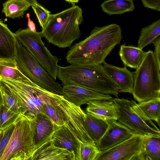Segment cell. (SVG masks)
I'll return each mask as SVG.
<instances>
[{
  "label": "cell",
  "mask_w": 160,
  "mask_h": 160,
  "mask_svg": "<svg viewBox=\"0 0 160 160\" xmlns=\"http://www.w3.org/2000/svg\"><path fill=\"white\" fill-rule=\"evenodd\" d=\"M160 67L149 50L134 76L132 94L139 102L160 97Z\"/></svg>",
  "instance_id": "cell-6"
},
{
  "label": "cell",
  "mask_w": 160,
  "mask_h": 160,
  "mask_svg": "<svg viewBox=\"0 0 160 160\" xmlns=\"http://www.w3.org/2000/svg\"><path fill=\"white\" fill-rule=\"evenodd\" d=\"M51 103L61 115L66 127L80 142L84 144L94 142L84 126L86 113L78 106L58 94Z\"/></svg>",
  "instance_id": "cell-10"
},
{
  "label": "cell",
  "mask_w": 160,
  "mask_h": 160,
  "mask_svg": "<svg viewBox=\"0 0 160 160\" xmlns=\"http://www.w3.org/2000/svg\"><path fill=\"white\" fill-rule=\"evenodd\" d=\"M3 131L0 129V143L3 136Z\"/></svg>",
  "instance_id": "cell-40"
},
{
  "label": "cell",
  "mask_w": 160,
  "mask_h": 160,
  "mask_svg": "<svg viewBox=\"0 0 160 160\" xmlns=\"http://www.w3.org/2000/svg\"><path fill=\"white\" fill-rule=\"evenodd\" d=\"M2 93L1 90V87L0 85V115L1 113V109L2 108Z\"/></svg>",
  "instance_id": "cell-38"
},
{
  "label": "cell",
  "mask_w": 160,
  "mask_h": 160,
  "mask_svg": "<svg viewBox=\"0 0 160 160\" xmlns=\"http://www.w3.org/2000/svg\"><path fill=\"white\" fill-rule=\"evenodd\" d=\"M146 52L138 47L124 44L120 46L119 54L124 66L136 69L142 63Z\"/></svg>",
  "instance_id": "cell-20"
},
{
  "label": "cell",
  "mask_w": 160,
  "mask_h": 160,
  "mask_svg": "<svg viewBox=\"0 0 160 160\" xmlns=\"http://www.w3.org/2000/svg\"><path fill=\"white\" fill-rule=\"evenodd\" d=\"M86 114L104 121L117 120L115 104L112 100L100 99L93 101L88 104Z\"/></svg>",
  "instance_id": "cell-17"
},
{
  "label": "cell",
  "mask_w": 160,
  "mask_h": 160,
  "mask_svg": "<svg viewBox=\"0 0 160 160\" xmlns=\"http://www.w3.org/2000/svg\"><path fill=\"white\" fill-rule=\"evenodd\" d=\"M137 160H160V137H144Z\"/></svg>",
  "instance_id": "cell-21"
},
{
  "label": "cell",
  "mask_w": 160,
  "mask_h": 160,
  "mask_svg": "<svg viewBox=\"0 0 160 160\" xmlns=\"http://www.w3.org/2000/svg\"><path fill=\"white\" fill-rule=\"evenodd\" d=\"M1 77L23 82H28L31 81L18 69L15 59L0 58V78Z\"/></svg>",
  "instance_id": "cell-23"
},
{
  "label": "cell",
  "mask_w": 160,
  "mask_h": 160,
  "mask_svg": "<svg viewBox=\"0 0 160 160\" xmlns=\"http://www.w3.org/2000/svg\"><path fill=\"white\" fill-rule=\"evenodd\" d=\"M106 131L95 144L101 151L110 148L132 137L134 134L128 128L117 120L108 122Z\"/></svg>",
  "instance_id": "cell-12"
},
{
  "label": "cell",
  "mask_w": 160,
  "mask_h": 160,
  "mask_svg": "<svg viewBox=\"0 0 160 160\" xmlns=\"http://www.w3.org/2000/svg\"><path fill=\"white\" fill-rule=\"evenodd\" d=\"M2 104L10 110L22 115V111L17 100L12 96L6 85L0 80Z\"/></svg>",
  "instance_id": "cell-28"
},
{
  "label": "cell",
  "mask_w": 160,
  "mask_h": 160,
  "mask_svg": "<svg viewBox=\"0 0 160 160\" xmlns=\"http://www.w3.org/2000/svg\"><path fill=\"white\" fill-rule=\"evenodd\" d=\"M0 80L6 85L17 100L22 115L34 120L39 114L46 115L43 108L44 103L54 99L58 94L43 89L31 80L23 82L3 77L0 78Z\"/></svg>",
  "instance_id": "cell-4"
},
{
  "label": "cell",
  "mask_w": 160,
  "mask_h": 160,
  "mask_svg": "<svg viewBox=\"0 0 160 160\" xmlns=\"http://www.w3.org/2000/svg\"><path fill=\"white\" fill-rule=\"evenodd\" d=\"M112 100L116 107L117 120L134 134L144 137H160L159 129L145 116L135 101L118 98Z\"/></svg>",
  "instance_id": "cell-7"
},
{
  "label": "cell",
  "mask_w": 160,
  "mask_h": 160,
  "mask_svg": "<svg viewBox=\"0 0 160 160\" xmlns=\"http://www.w3.org/2000/svg\"><path fill=\"white\" fill-rule=\"evenodd\" d=\"M122 38L121 28L116 24L96 27L88 37L70 48L67 62L83 66L102 64Z\"/></svg>",
  "instance_id": "cell-1"
},
{
  "label": "cell",
  "mask_w": 160,
  "mask_h": 160,
  "mask_svg": "<svg viewBox=\"0 0 160 160\" xmlns=\"http://www.w3.org/2000/svg\"><path fill=\"white\" fill-rule=\"evenodd\" d=\"M16 42L14 33L0 18V58L15 59Z\"/></svg>",
  "instance_id": "cell-18"
},
{
  "label": "cell",
  "mask_w": 160,
  "mask_h": 160,
  "mask_svg": "<svg viewBox=\"0 0 160 160\" xmlns=\"http://www.w3.org/2000/svg\"><path fill=\"white\" fill-rule=\"evenodd\" d=\"M141 1L145 7L160 11V0H141Z\"/></svg>",
  "instance_id": "cell-34"
},
{
  "label": "cell",
  "mask_w": 160,
  "mask_h": 160,
  "mask_svg": "<svg viewBox=\"0 0 160 160\" xmlns=\"http://www.w3.org/2000/svg\"><path fill=\"white\" fill-rule=\"evenodd\" d=\"M143 137L135 134L121 143L101 151L95 160H137Z\"/></svg>",
  "instance_id": "cell-11"
},
{
  "label": "cell",
  "mask_w": 160,
  "mask_h": 160,
  "mask_svg": "<svg viewBox=\"0 0 160 160\" xmlns=\"http://www.w3.org/2000/svg\"><path fill=\"white\" fill-rule=\"evenodd\" d=\"M100 152L94 142L81 143V160H95Z\"/></svg>",
  "instance_id": "cell-31"
},
{
  "label": "cell",
  "mask_w": 160,
  "mask_h": 160,
  "mask_svg": "<svg viewBox=\"0 0 160 160\" xmlns=\"http://www.w3.org/2000/svg\"><path fill=\"white\" fill-rule=\"evenodd\" d=\"M16 40L15 59L19 70L33 82L43 89L63 95L61 85L49 75L30 52Z\"/></svg>",
  "instance_id": "cell-8"
},
{
  "label": "cell",
  "mask_w": 160,
  "mask_h": 160,
  "mask_svg": "<svg viewBox=\"0 0 160 160\" xmlns=\"http://www.w3.org/2000/svg\"><path fill=\"white\" fill-rule=\"evenodd\" d=\"M32 5L23 0H8L2 4V12L10 18L22 17L25 12Z\"/></svg>",
  "instance_id": "cell-25"
},
{
  "label": "cell",
  "mask_w": 160,
  "mask_h": 160,
  "mask_svg": "<svg viewBox=\"0 0 160 160\" xmlns=\"http://www.w3.org/2000/svg\"><path fill=\"white\" fill-rule=\"evenodd\" d=\"M106 72L117 85L118 92L132 93L134 73L126 66L116 67L104 62L102 65Z\"/></svg>",
  "instance_id": "cell-14"
},
{
  "label": "cell",
  "mask_w": 160,
  "mask_h": 160,
  "mask_svg": "<svg viewBox=\"0 0 160 160\" xmlns=\"http://www.w3.org/2000/svg\"><path fill=\"white\" fill-rule=\"evenodd\" d=\"M52 141L56 146L72 152L75 160H81L82 143L65 126L58 127L52 136Z\"/></svg>",
  "instance_id": "cell-15"
},
{
  "label": "cell",
  "mask_w": 160,
  "mask_h": 160,
  "mask_svg": "<svg viewBox=\"0 0 160 160\" xmlns=\"http://www.w3.org/2000/svg\"><path fill=\"white\" fill-rule=\"evenodd\" d=\"M101 7L104 12L110 15L121 14L135 9L133 0H107Z\"/></svg>",
  "instance_id": "cell-24"
},
{
  "label": "cell",
  "mask_w": 160,
  "mask_h": 160,
  "mask_svg": "<svg viewBox=\"0 0 160 160\" xmlns=\"http://www.w3.org/2000/svg\"><path fill=\"white\" fill-rule=\"evenodd\" d=\"M0 160H31L36 152L35 120L22 115Z\"/></svg>",
  "instance_id": "cell-5"
},
{
  "label": "cell",
  "mask_w": 160,
  "mask_h": 160,
  "mask_svg": "<svg viewBox=\"0 0 160 160\" xmlns=\"http://www.w3.org/2000/svg\"><path fill=\"white\" fill-rule=\"evenodd\" d=\"M57 78L62 85H75L118 98V89L105 71L102 64L83 66H58Z\"/></svg>",
  "instance_id": "cell-2"
},
{
  "label": "cell",
  "mask_w": 160,
  "mask_h": 160,
  "mask_svg": "<svg viewBox=\"0 0 160 160\" xmlns=\"http://www.w3.org/2000/svg\"><path fill=\"white\" fill-rule=\"evenodd\" d=\"M31 160H75V159L72 152L56 146L51 141L37 151Z\"/></svg>",
  "instance_id": "cell-19"
},
{
  "label": "cell",
  "mask_w": 160,
  "mask_h": 160,
  "mask_svg": "<svg viewBox=\"0 0 160 160\" xmlns=\"http://www.w3.org/2000/svg\"><path fill=\"white\" fill-rule=\"evenodd\" d=\"M21 115L10 110L2 104L0 115V129L3 130L14 125Z\"/></svg>",
  "instance_id": "cell-29"
},
{
  "label": "cell",
  "mask_w": 160,
  "mask_h": 160,
  "mask_svg": "<svg viewBox=\"0 0 160 160\" xmlns=\"http://www.w3.org/2000/svg\"><path fill=\"white\" fill-rule=\"evenodd\" d=\"M82 13L80 7L73 5L58 13L50 14L41 32L42 37L59 48L71 46L81 36L79 26L83 22Z\"/></svg>",
  "instance_id": "cell-3"
},
{
  "label": "cell",
  "mask_w": 160,
  "mask_h": 160,
  "mask_svg": "<svg viewBox=\"0 0 160 160\" xmlns=\"http://www.w3.org/2000/svg\"><path fill=\"white\" fill-rule=\"evenodd\" d=\"M40 26L43 29L48 21L50 12L38 2L32 6Z\"/></svg>",
  "instance_id": "cell-32"
},
{
  "label": "cell",
  "mask_w": 160,
  "mask_h": 160,
  "mask_svg": "<svg viewBox=\"0 0 160 160\" xmlns=\"http://www.w3.org/2000/svg\"><path fill=\"white\" fill-rule=\"evenodd\" d=\"M51 101L46 102L43 104V109L46 115L56 126H63L64 123L62 118L55 107L51 103Z\"/></svg>",
  "instance_id": "cell-30"
},
{
  "label": "cell",
  "mask_w": 160,
  "mask_h": 160,
  "mask_svg": "<svg viewBox=\"0 0 160 160\" xmlns=\"http://www.w3.org/2000/svg\"><path fill=\"white\" fill-rule=\"evenodd\" d=\"M138 105L147 118L154 121L159 126L160 97L139 102Z\"/></svg>",
  "instance_id": "cell-27"
},
{
  "label": "cell",
  "mask_w": 160,
  "mask_h": 160,
  "mask_svg": "<svg viewBox=\"0 0 160 160\" xmlns=\"http://www.w3.org/2000/svg\"><path fill=\"white\" fill-rule=\"evenodd\" d=\"M72 4V5H75V3L78 2L79 0H64Z\"/></svg>",
  "instance_id": "cell-37"
},
{
  "label": "cell",
  "mask_w": 160,
  "mask_h": 160,
  "mask_svg": "<svg viewBox=\"0 0 160 160\" xmlns=\"http://www.w3.org/2000/svg\"><path fill=\"white\" fill-rule=\"evenodd\" d=\"M26 16L28 19V26L30 30L33 32L36 31V26L33 21H32L30 18V15L29 13H27Z\"/></svg>",
  "instance_id": "cell-36"
},
{
  "label": "cell",
  "mask_w": 160,
  "mask_h": 160,
  "mask_svg": "<svg viewBox=\"0 0 160 160\" xmlns=\"http://www.w3.org/2000/svg\"><path fill=\"white\" fill-rule=\"evenodd\" d=\"M108 126V122L86 113L84 126L88 135L96 143L103 135Z\"/></svg>",
  "instance_id": "cell-22"
},
{
  "label": "cell",
  "mask_w": 160,
  "mask_h": 160,
  "mask_svg": "<svg viewBox=\"0 0 160 160\" xmlns=\"http://www.w3.org/2000/svg\"><path fill=\"white\" fill-rule=\"evenodd\" d=\"M15 37L34 57L41 66L55 80L59 59L52 55L43 42L41 32H33L28 28L19 29Z\"/></svg>",
  "instance_id": "cell-9"
},
{
  "label": "cell",
  "mask_w": 160,
  "mask_h": 160,
  "mask_svg": "<svg viewBox=\"0 0 160 160\" xmlns=\"http://www.w3.org/2000/svg\"><path fill=\"white\" fill-rule=\"evenodd\" d=\"M35 123L36 153L51 141L52 136L58 127L53 123L47 116L42 113L38 115Z\"/></svg>",
  "instance_id": "cell-16"
},
{
  "label": "cell",
  "mask_w": 160,
  "mask_h": 160,
  "mask_svg": "<svg viewBox=\"0 0 160 160\" xmlns=\"http://www.w3.org/2000/svg\"><path fill=\"white\" fill-rule=\"evenodd\" d=\"M62 88L64 98L79 107L83 104H88L93 101L100 99L111 100L113 98L110 95L101 93L78 86H63Z\"/></svg>",
  "instance_id": "cell-13"
},
{
  "label": "cell",
  "mask_w": 160,
  "mask_h": 160,
  "mask_svg": "<svg viewBox=\"0 0 160 160\" xmlns=\"http://www.w3.org/2000/svg\"><path fill=\"white\" fill-rule=\"evenodd\" d=\"M12 125L2 130L3 136L0 143V159L8 142L14 128Z\"/></svg>",
  "instance_id": "cell-33"
},
{
  "label": "cell",
  "mask_w": 160,
  "mask_h": 160,
  "mask_svg": "<svg viewBox=\"0 0 160 160\" xmlns=\"http://www.w3.org/2000/svg\"><path fill=\"white\" fill-rule=\"evenodd\" d=\"M160 35V19L142 28L138 40V47L142 49L147 45L153 43Z\"/></svg>",
  "instance_id": "cell-26"
},
{
  "label": "cell",
  "mask_w": 160,
  "mask_h": 160,
  "mask_svg": "<svg viewBox=\"0 0 160 160\" xmlns=\"http://www.w3.org/2000/svg\"><path fill=\"white\" fill-rule=\"evenodd\" d=\"M24 0L32 4V5L35 3L37 2L36 0Z\"/></svg>",
  "instance_id": "cell-39"
},
{
  "label": "cell",
  "mask_w": 160,
  "mask_h": 160,
  "mask_svg": "<svg viewBox=\"0 0 160 160\" xmlns=\"http://www.w3.org/2000/svg\"><path fill=\"white\" fill-rule=\"evenodd\" d=\"M154 46V51L153 53L156 60L160 67V38L159 36L157 38L153 43Z\"/></svg>",
  "instance_id": "cell-35"
}]
</instances>
